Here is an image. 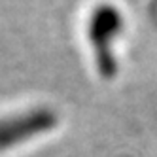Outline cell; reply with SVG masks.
Here are the masks:
<instances>
[{
  "label": "cell",
  "instance_id": "2",
  "mask_svg": "<svg viewBox=\"0 0 157 157\" xmlns=\"http://www.w3.org/2000/svg\"><path fill=\"white\" fill-rule=\"evenodd\" d=\"M59 125V114L51 106H34L25 112L0 119V151L44 136Z\"/></svg>",
  "mask_w": 157,
  "mask_h": 157
},
{
  "label": "cell",
  "instance_id": "1",
  "mask_svg": "<svg viewBox=\"0 0 157 157\" xmlns=\"http://www.w3.org/2000/svg\"><path fill=\"white\" fill-rule=\"evenodd\" d=\"M123 15L110 2H100L93 8L87 21V40L93 51L95 66L100 78L112 80L117 74L116 42L123 32Z\"/></svg>",
  "mask_w": 157,
  "mask_h": 157
}]
</instances>
